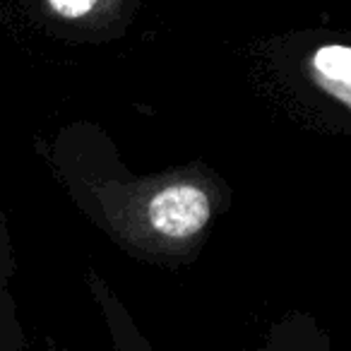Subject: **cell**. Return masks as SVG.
Wrapping results in <instances>:
<instances>
[{
	"label": "cell",
	"mask_w": 351,
	"mask_h": 351,
	"mask_svg": "<svg viewBox=\"0 0 351 351\" xmlns=\"http://www.w3.org/2000/svg\"><path fill=\"white\" fill-rule=\"evenodd\" d=\"M70 195L128 253L145 260H178L195 253L219 202V181L202 166L147 178L94 176L63 166Z\"/></svg>",
	"instance_id": "6da1fadb"
},
{
	"label": "cell",
	"mask_w": 351,
	"mask_h": 351,
	"mask_svg": "<svg viewBox=\"0 0 351 351\" xmlns=\"http://www.w3.org/2000/svg\"><path fill=\"white\" fill-rule=\"evenodd\" d=\"M311 82L351 113V46L322 44L308 56Z\"/></svg>",
	"instance_id": "7a4b0ae2"
},
{
	"label": "cell",
	"mask_w": 351,
	"mask_h": 351,
	"mask_svg": "<svg viewBox=\"0 0 351 351\" xmlns=\"http://www.w3.org/2000/svg\"><path fill=\"white\" fill-rule=\"evenodd\" d=\"M267 351H335L322 332H315L313 322L303 325V332L298 330V320H289L277 335L269 339Z\"/></svg>",
	"instance_id": "3957f363"
},
{
	"label": "cell",
	"mask_w": 351,
	"mask_h": 351,
	"mask_svg": "<svg viewBox=\"0 0 351 351\" xmlns=\"http://www.w3.org/2000/svg\"><path fill=\"white\" fill-rule=\"evenodd\" d=\"M46 8L65 22H77L97 10L99 0H44Z\"/></svg>",
	"instance_id": "277c9868"
}]
</instances>
